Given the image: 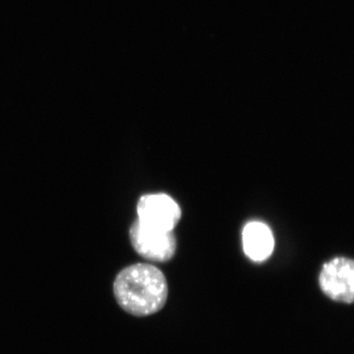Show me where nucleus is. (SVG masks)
I'll return each instance as SVG.
<instances>
[{"instance_id": "nucleus-1", "label": "nucleus", "mask_w": 354, "mask_h": 354, "mask_svg": "<svg viewBox=\"0 0 354 354\" xmlns=\"http://www.w3.org/2000/svg\"><path fill=\"white\" fill-rule=\"evenodd\" d=\"M118 305L131 315L143 317L157 313L167 302V279L155 266L138 263L118 272L113 283Z\"/></svg>"}, {"instance_id": "nucleus-2", "label": "nucleus", "mask_w": 354, "mask_h": 354, "mask_svg": "<svg viewBox=\"0 0 354 354\" xmlns=\"http://www.w3.org/2000/svg\"><path fill=\"white\" fill-rule=\"evenodd\" d=\"M138 221L143 227L158 232H172L181 218V209L169 195H144L137 203Z\"/></svg>"}, {"instance_id": "nucleus-5", "label": "nucleus", "mask_w": 354, "mask_h": 354, "mask_svg": "<svg viewBox=\"0 0 354 354\" xmlns=\"http://www.w3.org/2000/svg\"><path fill=\"white\" fill-rule=\"evenodd\" d=\"M243 249L246 255L255 262H262L271 256L274 241L271 230L265 223L253 221L244 227Z\"/></svg>"}, {"instance_id": "nucleus-4", "label": "nucleus", "mask_w": 354, "mask_h": 354, "mask_svg": "<svg viewBox=\"0 0 354 354\" xmlns=\"http://www.w3.org/2000/svg\"><path fill=\"white\" fill-rule=\"evenodd\" d=\"M319 285L324 295L335 301L353 304L354 299V263L344 257L335 258L323 266Z\"/></svg>"}, {"instance_id": "nucleus-3", "label": "nucleus", "mask_w": 354, "mask_h": 354, "mask_svg": "<svg viewBox=\"0 0 354 354\" xmlns=\"http://www.w3.org/2000/svg\"><path fill=\"white\" fill-rule=\"evenodd\" d=\"M129 239L134 250L146 260L167 262L176 252V239L172 232L151 230L138 220L130 227Z\"/></svg>"}]
</instances>
